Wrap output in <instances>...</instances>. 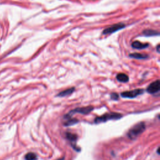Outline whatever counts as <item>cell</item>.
Masks as SVG:
<instances>
[{
    "label": "cell",
    "mask_w": 160,
    "mask_h": 160,
    "mask_svg": "<svg viewBox=\"0 0 160 160\" xmlns=\"http://www.w3.org/2000/svg\"><path fill=\"white\" fill-rule=\"evenodd\" d=\"M146 129L144 122H139L133 126L128 132V136L131 139H134L138 138Z\"/></svg>",
    "instance_id": "6da1fadb"
},
{
    "label": "cell",
    "mask_w": 160,
    "mask_h": 160,
    "mask_svg": "<svg viewBox=\"0 0 160 160\" xmlns=\"http://www.w3.org/2000/svg\"><path fill=\"white\" fill-rule=\"evenodd\" d=\"M122 116V114L118 113V112H109V113H106L101 116L97 117L94 119V123L98 124L101 122H106L109 120H116L121 118Z\"/></svg>",
    "instance_id": "7a4b0ae2"
},
{
    "label": "cell",
    "mask_w": 160,
    "mask_h": 160,
    "mask_svg": "<svg viewBox=\"0 0 160 160\" xmlns=\"http://www.w3.org/2000/svg\"><path fill=\"white\" fill-rule=\"evenodd\" d=\"M94 108L92 106H86V107H82V108H77L74 109L70 111L67 114L64 116V118L69 119L71 118L72 115L76 113H79L82 114H88L90 113L92 111H93Z\"/></svg>",
    "instance_id": "3957f363"
},
{
    "label": "cell",
    "mask_w": 160,
    "mask_h": 160,
    "mask_svg": "<svg viewBox=\"0 0 160 160\" xmlns=\"http://www.w3.org/2000/svg\"><path fill=\"white\" fill-rule=\"evenodd\" d=\"M144 92V89H136L131 91H124L121 92V96L125 98H134Z\"/></svg>",
    "instance_id": "277c9868"
},
{
    "label": "cell",
    "mask_w": 160,
    "mask_h": 160,
    "mask_svg": "<svg viewBox=\"0 0 160 160\" xmlns=\"http://www.w3.org/2000/svg\"><path fill=\"white\" fill-rule=\"evenodd\" d=\"M125 27V25L123 23H118L113 24L112 26H111L106 29H104L102 33L104 34H111L112 32H114L116 31H118V30H120Z\"/></svg>",
    "instance_id": "5b68a950"
},
{
    "label": "cell",
    "mask_w": 160,
    "mask_h": 160,
    "mask_svg": "<svg viewBox=\"0 0 160 160\" xmlns=\"http://www.w3.org/2000/svg\"><path fill=\"white\" fill-rule=\"evenodd\" d=\"M160 90V82L159 80H156L151 83L147 88L146 91L149 94H156Z\"/></svg>",
    "instance_id": "8992f818"
},
{
    "label": "cell",
    "mask_w": 160,
    "mask_h": 160,
    "mask_svg": "<svg viewBox=\"0 0 160 160\" xmlns=\"http://www.w3.org/2000/svg\"><path fill=\"white\" fill-rule=\"evenodd\" d=\"M132 47L135 49H142L146 48L149 46L148 43H142L141 42H139L138 41H135L132 43Z\"/></svg>",
    "instance_id": "52a82bcc"
},
{
    "label": "cell",
    "mask_w": 160,
    "mask_h": 160,
    "mask_svg": "<svg viewBox=\"0 0 160 160\" xmlns=\"http://www.w3.org/2000/svg\"><path fill=\"white\" fill-rule=\"evenodd\" d=\"M74 90H75V88L74 87H72L71 88H69V89H67L66 90H64L62 91L59 92L57 94V96L62 98V97H66V96H69L71 94H72V92L74 91Z\"/></svg>",
    "instance_id": "ba28073f"
},
{
    "label": "cell",
    "mask_w": 160,
    "mask_h": 160,
    "mask_svg": "<svg viewBox=\"0 0 160 160\" xmlns=\"http://www.w3.org/2000/svg\"><path fill=\"white\" fill-rule=\"evenodd\" d=\"M66 139L70 141V142L71 143V145L73 143L74 144V145H76V142L78 139V136L76 134H73L71 132H66Z\"/></svg>",
    "instance_id": "9c48e42d"
},
{
    "label": "cell",
    "mask_w": 160,
    "mask_h": 160,
    "mask_svg": "<svg viewBox=\"0 0 160 160\" xmlns=\"http://www.w3.org/2000/svg\"><path fill=\"white\" fill-rule=\"evenodd\" d=\"M116 79L118 81L121 82H127L129 81V77L124 73H119L116 76Z\"/></svg>",
    "instance_id": "30bf717a"
},
{
    "label": "cell",
    "mask_w": 160,
    "mask_h": 160,
    "mask_svg": "<svg viewBox=\"0 0 160 160\" xmlns=\"http://www.w3.org/2000/svg\"><path fill=\"white\" fill-rule=\"evenodd\" d=\"M143 34L146 36H158L159 34V32L152 30V29H146L142 32Z\"/></svg>",
    "instance_id": "8fae6325"
},
{
    "label": "cell",
    "mask_w": 160,
    "mask_h": 160,
    "mask_svg": "<svg viewBox=\"0 0 160 160\" xmlns=\"http://www.w3.org/2000/svg\"><path fill=\"white\" fill-rule=\"evenodd\" d=\"M129 56L132 58H135V59H146L148 57V55L146 54H141V53H138V52H135V53H132L129 54Z\"/></svg>",
    "instance_id": "7c38bea8"
},
{
    "label": "cell",
    "mask_w": 160,
    "mask_h": 160,
    "mask_svg": "<svg viewBox=\"0 0 160 160\" xmlns=\"http://www.w3.org/2000/svg\"><path fill=\"white\" fill-rule=\"evenodd\" d=\"M24 159L26 160H37V155L34 152H30L25 155Z\"/></svg>",
    "instance_id": "4fadbf2b"
},
{
    "label": "cell",
    "mask_w": 160,
    "mask_h": 160,
    "mask_svg": "<svg viewBox=\"0 0 160 160\" xmlns=\"http://www.w3.org/2000/svg\"><path fill=\"white\" fill-rule=\"evenodd\" d=\"M78 122H79V121L76 119L69 118L68 121H66L64 123V125L66 126H72V125H74L75 124H77Z\"/></svg>",
    "instance_id": "5bb4252c"
},
{
    "label": "cell",
    "mask_w": 160,
    "mask_h": 160,
    "mask_svg": "<svg viewBox=\"0 0 160 160\" xmlns=\"http://www.w3.org/2000/svg\"><path fill=\"white\" fill-rule=\"evenodd\" d=\"M110 96H111V99L112 100H118L119 99V94L116 92H112Z\"/></svg>",
    "instance_id": "9a60e30c"
},
{
    "label": "cell",
    "mask_w": 160,
    "mask_h": 160,
    "mask_svg": "<svg viewBox=\"0 0 160 160\" xmlns=\"http://www.w3.org/2000/svg\"><path fill=\"white\" fill-rule=\"evenodd\" d=\"M159 45L158 44V45L157 46V51H158V52H159Z\"/></svg>",
    "instance_id": "2e32d148"
},
{
    "label": "cell",
    "mask_w": 160,
    "mask_h": 160,
    "mask_svg": "<svg viewBox=\"0 0 160 160\" xmlns=\"http://www.w3.org/2000/svg\"><path fill=\"white\" fill-rule=\"evenodd\" d=\"M159 148H158V149H157V153L159 154Z\"/></svg>",
    "instance_id": "e0dca14e"
},
{
    "label": "cell",
    "mask_w": 160,
    "mask_h": 160,
    "mask_svg": "<svg viewBox=\"0 0 160 160\" xmlns=\"http://www.w3.org/2000/svg\"><path fill=\"white\" fill-rule=\"evenodd\" d=\"M58 160H64V158H62V159H58Z\"/></svg>",
    "instance_id": "ac0fdd59"
}]
</instances>
